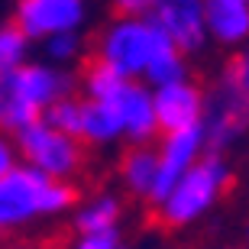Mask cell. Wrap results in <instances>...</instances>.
<instances>
[{"instance_id":"e0dca14e","label":"cell","mask_w":249,"mask_h":249,"mask_svg":"<svg viewBox=\"0 0 249 249\" xmlns=\"http://www.w3.org/2000/svg\"><path fill=\"white\" fill-rule=\"evenodd\" d=\"M46 123L65 136H84V104H74L71 97H62L52 107H46Z\"/></svg>"},{"instance_id":"4fadbf2b","label":"cell","mask_w":249,"mask_h":249,"mask_svg":"<svg viewBox=\"0 0 249 249\" xmlns=\"http://www.w3.org/2000/svg\"><path fill=\"white\" fill-rule=\"evenodd\" d=\"M207 29L220 42H243L249 36V0H207Z\"/></svg>"},{"instance_id":"52a82bcc","label":"cell","mask_w":249,"mask_h":249,"mask_svg":"<svg viewBox=\"0 0 249 249\" xmlns=\"http://www.w3.org/2000/svg\"><path fill=\"white\" fill-rule=\"evenodd\" d=\"M0 74H3L0 78L3 97H19V101L33 104L36 110L52 107L74 88L71 78H65L52 68H42V65H19L13 71H0Z\"/></svg>"},{"instance_id":"6da1fadb","label":"cell","mask_w":249,"mask_h":249,"mask_svg":"<svg viewBox=\"0 0 249 249\" xmlns=\"http://www.w3.org/2000/svg\"><path fill=\"white\" fill-rule=\"evenodd\" d=\"M74 201V188L36 165H17L0 175V223L17 227L39 213H55Z\"/></svg>"},{"instance_id":"603a6c76","label":"cell","mask_w":249,"mask_h":249,"mask_svg":"<svg viewBox=\"0 0 249 249\" xmlns=\"http://www.w3.org/2000/svg\"><path fill=\"white\" fill-rule=\"evenodd\" d=\"M159 0H113V7H117V13H123V17H139V13H152L156 10Z\"/></svg>"},{"instance_id":"ffe728a7","label":"cell","mask_w":249,"mask_h":249,"mask_svg":"<svg viewBox=\"0 0 249 249\" xmlns=\"http://www.w3.org/2000/svg\"><path fill=\"white\" fill-rule=\"evenodd\" d=\"M74 249H120L117 230H97V233H81Z\"/></svg>"},{"instance_id":"7c38bea8","label":"cell","mask_w":249,"mask_h":249,"mask_svg":"<svg viewBox=\"0 0 249 249\" xmlns=\"http://www.w3.org/2000/svg\"><path fill=\"white\" fill-rule=\"evenodd\" d=\"M152 26V52H149V65H146V74L152 84H175V81H185V62H181V49L165 29L159 26L156 19H149Z\"/></svg>"},{"instance_id":"ba28073f","label":"cell","mask_w":249,"mask_h":249,"mask_svg":"<svg viewBox=\"0 0 249 249\" xmlns=\"http://www.w3.org/2000/svg\"><path fill=\"white\" fill-rule=\"evenodd\" d=\"M84 0H19L17 26L29 39H49L81 23Z\"/></svg>"},{"instance_id":"44dd1931","label":"cell","mask_w":249,"mask_h":249,"mask_svg":"<svg viewBox=\"0 0 249 249\" xmlns=\"http://www.w3.org/2000/svg\"><path fill=\"white\" fill-rule=\"evenodd\" d=\"M74 52H78V36H74V29L49 36V55L52 58H71Z\"/></svg>"},{"instance_id":"9c48e42d","label":"cell","mask_w":249,"mask_h":249,"mask_svg":"<svg viewBox=\"0 0 249 249\" xmlns=\"http://www.w3.org/2000/svg\"><path fill=\"white\" fill-rule=\"evenodd\" d=\"M152 19L178 42L181 52H194L207 39V0H159Z\"/></svg>"},{"instance_id":"5b68a950","label":"cell","mask_w":249,"mask_h":249,"mask_svg":"<svg viewBox=\"0 0 249 249\" xmlns=\"http://www.w3.org/2000/svg\"><path fill=\"white\" fill-rule=\"evenodd\" d=\"M149 52H152V26H149V19L126 17L120 23H113L101 39V58L110 62L126 78L136 71H146Z\"/></svg>"},{"instance_id":"cb8c5ba5","label":"cell","mask_w":249,"mask_h":249,"mask_svg":"<svg viewBox=\"0 0 249 249\" xmlns=\"http://www.w3.org/2000/svg\"><path fill=\"white\" fill-rule=\"evenodd\" d=\"M10 168H13V149H10V142H3L0 146V175H7Z\"/></svg>"},{"instance_id":"d6986e66","label":"cell","mask_w":249,"mask_h":249,"mask_svg":"<svg viewBox=\"0 0 249 249\" xmlns=\"http://www.w3.org/2000/svg\"><path fill=\"white\" fill-rule=\"evenodd\" d=\"M26 33L13 23V26H3L0 33V71H13L23 65V55H26Z\"/></svg>"},{"instance_id":"8992f818","label":"cell","mask_w":249,"mask_h":249,"mask_svg":"<svg viewBox=\"0 0 249 249\" xmlns=\"http://www.w3.org/2000/svg\"><path fill=\"white\" fill-rule=\"evenodd\" d=\"M207 146V129L204 123H194L188 129L168 133L162 156H159V175H156V188H152V201L162 204L168 194L175 191V185L188 175L197 162V152Z\"/></svg>"},{"instance_id":"d4e9b609","label":"cell","mask_w":249,"mask_h":249,"mask_svg":"<svg viewBox=\"0 0 249 249\" xmlns=\"http://www.w3.org/2000/svg\"><path fill=\"white\" fill-rule=\"evenodd\" d=\"M120 249H123V246H120Z\"/></svg>"},{"instance_id":"9a60e30c","label":"cell","mask_w":249,"mask_h":249,"mask_svg":"<svg viewBox=\"0 0 249 249\" xmlns=\"http://www.w3.org/2000/svg\"><path fill=\"white\" fill-rule=\"evenodd\" d=\"M84 84H88V97H91V101H113V97H120V91L129 81H126V74H120L110 62L101 58V62L88 65Z\"/></svg>"},{"instance_id":"7402d4cb","label":"cell","mask_w":249,"mask_h":249,"mask_svg":"<svg viewBox=\"0 0 249 249\" xmlns=\"http://www.w3.org/2000/svg\"><path fill=\"white\" fill-rule=\"evenodd\" d=\"M227 78H230L243 94H249V49L243 52L240 58H233L230 68H227Z\"/></svg>"},{"instance_id":"7a4b0ae2","label":"cell","mask_w":249,"mask_h":249,"mask_svg":"<svg viewBox=\"0 0 249 249\" xmlns=\"http://www.w3.org/2000/svg\"><path fill=\"white\" fill-rule=\"evenodd\" d=\"M227 178H230L227 175V165L220 162L217 152L204 156L201 162H194V168L175 185V191L162 201V220L172 223V227H181V223L201 217L217 201V194L223 191Z\"/></svg>"},{"instance_id":"5bb4252c","label":"cell","mask_w":249,"mask_h":249,"mask_svg":"<svg viewBox=\"0 0 249 249\" xmlns=\"http://www.w3.org/2000/svg\"><path fill=\"white\" fill-rule=\"evenodd\" d=\"M126 133L120 104L117 101H88L84 104V139L91 142H110Z\"/></svg>"},{"instance_id":"30bf717a","label":"cell","mask_w":249,"mask_h":249,"mask_svg":"<svg viewBox=\"0 0 249 249\" xmlns=\"http://www.w3.org/2000/svg\"><path fill=\"white\" fill-rule=\"evenodd\" d=\"M156 117H159V129H165V133H178V129L201 123L204 120L201 91L185 81L162 84L156 91Z\"/></svg>"},{"instance_id":"277c9868","label":"cell","mask_w":249,"mask_h":249,"mask_svg":"<svg viewBox=\"0 0 249 249\" xmlns=\"http://www.w3.org/2000/svg\"><path fill=\"white\" fill-rule=\"evenodd\" d=\"M204 129H207V146L211 152H220L230 146L249 126V94H243L230 78L217 84V91L204 101Z\"/></svg>"},{"instance_id":"8fae6325","label":"cell","mask_w":249,"mask_h":249,"mask_svg":"<svg viewBox=\"0 0 249 249\" xmlns=\"http://www.w3.org/2000/svg\"><path fill=\"white\" fill-rule=\"evenodd\" d=\"M120 104L123 123H126V136L136 139V142H146V139L156 136L159 129V117H156V97H149L139 84H126L120 91V97H113Z\"/></svg>"},{"instance_id":"2e32d148","label":"cell","mask_w":249,"mask_h":249,"mask_svg":"<svg viewBox=\"0 0 249 249\" xmlns=\"http://www.w3.org/2000/svg\"><path fill=\"white\" fill-rule=\"evenodd\" d=\"M156 175H159V159L152 156V152H146V149L129 152L126 162H123V178H126V185L133 188L136 194H146V197H152Z\"/></svg>"},{"instance_id":"3957f363","label":"cell","mask_w":249,"mask_h":249,"mask_svg":"<svg viewBox=\"0 0 249 249\" xmlns=\"http://www.w3.org/2000/svg\"><path fill=\"white\" fill-rule=\"evenodd\" d=\"M17 139H19V152L29 159V165L49 172L52 178H68L81 162V149H78L74 136H65V133L52 129L46 120L19 129Z\"/></svg>"},{"instance_id":"ac0fdd59","label":"cell","mask_w":249,"mask_h":249,"mask_svg":"<svg viewBox=\"0 0 249 249\" xmlns=\"http://www.w3.org/2000/svg\"><path fill=\"white\" fill-rule=\"evenodd\" d=\"M120 217V204L113 197H101V201L88 204L84 211H78L74 217V227L81 233H97V230H113V223Z\"/></svg>"}]
</instances>
